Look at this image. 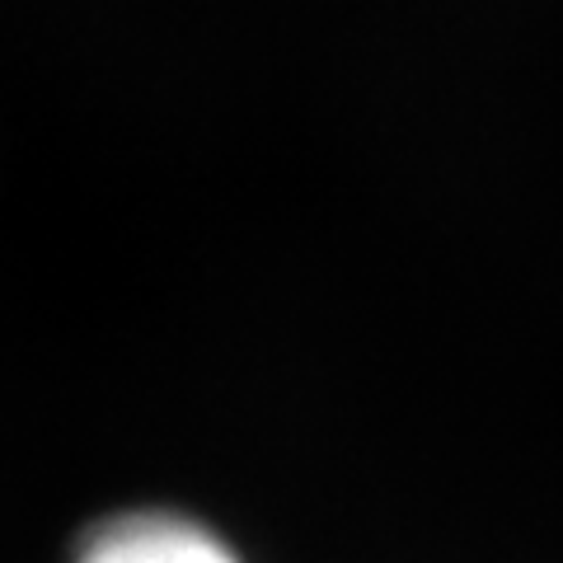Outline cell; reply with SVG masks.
Masks as SVG:
<instances>
[{
	"instance_id": "1",
	"label": "cell",
	"mask_w": 563,
	"mask_h": 563,
	"mask_svg": "<svg viewBox=\"0 0 563 563\" xmlns=\"http://www.w3.org/2000/svg\"><path fill=\"white\" fill-rule=\"evenodd\" d=\"M76 563H244L207 521L169 507L118 512L80 540Z\"/></svg>"
}]
</instances>
